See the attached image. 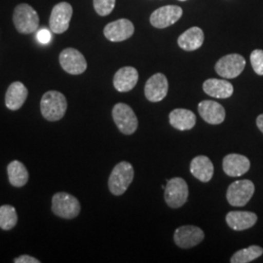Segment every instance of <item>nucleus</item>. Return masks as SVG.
<instances>
[{
    "label": "nucleus",
    "instance_id": "nucleus-2",
    "mask_svg": "<svg viewBox=\"0 0 263 263\" xmlns=\"http://www.w3.org/2000/svg\"><path fill=\"white\" fill-rule=\"evenodd\" d=\"M135 172L129 162L123 161L117 164L109 176L108 188L115 196L124 194L134 179Z\"/></svg>",
    "mask_w": 263,
    "mask_h": 263
},
{
    "label": "nucleus",
    "instance_id": "nucleus-9",
    "mask_svg": "<svg viewBox=\"0 0 263 263\" xmlns=\"http://www.w3.org/2000/svg\"><path fill=\"white\" fill-rule=\"evenodd\" d=\"M245 66L244 57L239 54H229L216 62L215 69L218 76L227 79H233L243 72Z\"/></svg>",
    "mask_w": 263,
    "mask_h": 263
},
{
    "label": "nucleus",
    "instance_id": "nucleus-11",
    "mask_svg": "<svg viewBox=\"0 0 263 263\" xmlns=\"http://www.w3.org/2000/svg\"><path fill=\"white\" fill-rule=\"evenodd\" d=\"M205 238L204 231L194 226H180L176 229L174 241L181 249H190L200 244Z\"/></svg>",
    "mask_w": 263,
    "mask_h": 263
},
{
    "label": "nucleus",
    "instance_id": "nucleus-24",
    "mask_svg": "<svg viewBox=\"0 0 263 263\" xmlns=\"http://www.w3.org/2000/svg\"><path fill=\"white\" fill-rule=\"evenodd\" d=\"M10 183L15 187H23L28 181V172L26 166L18 160H14L7 167Z\"/></svg>",
    "mask_w": 263,
    "mask_h": 263
},
{
    "label": "nucleus",
    "instance_id": "nucleus-25",
    "mask_svg": "<svg viewBox=\"0 0 263 263\" xmlns=\"http://www.w3.org/2000/svg\"><path fill=\"white\" fill-rule=\"evenodd\" d=\"M263 254V249L259 246H251L247 249L240 250L232 255L231 263H248L254 261Z\"/></svg>",
    "mask_w": 263,
    "mask_h": 263
},
{
    "label": "nucleus",
    "instance_id": "nucleus-3",
    "mask_svg": "<svg viewBox=\"0 0 263 263\" xmlns=\"http://www.w3.org/2000/svg\"><path fill=\"white\" fill-rule=\"evenodd\" d=\"M13 23L15 28L22 34H30L35 32L39 27L37 12L27 3H22L14 10Z\"/></svg>",
    "mask_w": 263,
    "mask_h": 263
},
{
    "label": "nucleus",
    "instance_id": "nucleus-14",
    "mask_svg": "<svg viewBox=\"0 0 263 263\" xmlns=\"http://www.w3.org/2000/svg\"><path fill=\"white\" fill-rule=\"evenodd\" d=\"M135 32L134 24L130 20L119 19L105 26L104 36L111 42H122L131 37Z\"/></svg>",
    "mask_w": 263,
    "mask_h": 263
},
{
    "label": "nucleus",
    "instance_id": "nucleus-21",
    "mask_svg": "<svg viewBox=\"0 0 263 263\" xmlns=\"http://www.w3.org/2000/svg\"><path fill=\"white\" fill-rule=\"evenodd\" d=\"M190 172L198 180L202 182H209L214 176V165L207 156L200 155L191 161Z\"/></svg>",
    "mask_w": 263,
    "mask_h": 263
},
{
    "label": "nucleus",
    "instance_id": "nucleus-15",
    "mask_svg": "<svg viewBox=\"0 0 263 263\" xmlns=\"http://www.w3.org/2000/svg\"><path fill=\"white\" fill-rule=\"evenodd\" d=\"M139 81V72L133 66H124L116 71L113 77V86L120 92L126 93L133 90Z\"/></svg>",
    "mask_w": 263,
    "mask_h": 263
},
{
    "label": "nucleus",
    "instance_id": "nucleus-7",
    "mask_svg": "<svg viewBox=\"0 0 263 263\" xmlns=\"http://www.w3.org/2000/svg\"><path fill=\"white\" fill-rule=\"evenodd\" d=\"M189 190L186 181L181 178L167 180L165 187V201L170 208L182 207L187 201Z\"/></svg>",
    "mask_w": 263,
    "mask_h": 263
},
{
    "label": "nucleus",
    "instance_id": "nucleus-10",
    "mask_svg": "<svg viewBox=\"0 0 263 263\" xmlns=\"http://www.w3.org/2000/svg\"><path fill=\"white\" fill-rule=\"evenodd\" d=\"M63 69L72 76H79L87 69V61L81 52L74 48H66L59 57Z\"/></svg>",
    "mask_w": 263,
    "mask_h": 263
},
{
    "label": "nucleus",
    "instance_id": "nucleus-28",
    "mask_svg": "<svg viewBox=\"0 0 263 263\" xmlns=\"http://www.w3.org/2000/svg\"><path fill=\"white\" fill-rule=\"evenodd\" d=\"M250 59L254 72L258 76H263V50L255 49L252 52Z\"/></svg>",
    "mask_w": 263,
    "mask_h": 263
},
{
    "label": "nucleus",
    "instance_id": "nucleus-13",
    "mask_svg": "<svg viewBox=\"0 0 263 263\" xmlns=\"http://www.w3.org/2000/svg\"><path fill=\"white\" fill-rule=\"evenodd\" d=\"M169 83L163 73H155L146 81L144 86L145 98L151 103L163 101L168 94Z\"/></svg>",
    "mask_w": 263,
    "mask_h": 263
},
{
    "label": "nucleus",
    "instance_id": "nucleus-27",
    "mask_svg": "<svg viewBox=\"0 0 263 263\" xmlns=\"http://www.w3.org/2000/svg\"><path fill=\"white\" fill-rule=\"evenodd\" d=\"M116 0H93L95 11L98 15L105 17L112 12Z\"/></svg>",
    "mask_w": 263,
    "mask_h": 263
},
{
    "label": "nucleus",
    "instance_id": "nucleus-17",
    "mask_svg": "<svg viewBox=\"0 0 263 263\" xmlns=\"http://www.w3.org/2000/svg\"><path fill=\"white\" fill-rule=\"evenodd\" d=\"M222 168L229 177H241L251 168V162L244 155L231 153L223 158Z\"/></svg>",
    "mask_w": 263,
    "mask_h": 263
},
{
    "label": "nucleus",
    "instance_id": "nucleus-32",
    "mask_svg": "<svg viewBox=\"0 0 263 263\" xmlns=\"http://www.w3.org/2000/svg\"><path fill=\"white\" fill-rule=\"evenodd\" d=\"M179 1H186V0H179Z\"/></svg>",
    "mask_w": 263,
    "mask_h": 263
},
{
    "label": "nucleus",
    "instance_id": "nucleus-26",
    "mask_svg": "<svg viewBox=\"0 0 263 263\" xmlns=\"http://www.w3.org/2000/svg\"><path fill=\"white\" fill-rule=\"evenodd\" d=\"M18 222L16 209L11 205H3L0 207V228L3 230H11Z\"/></svg>",
    "mask_w": 263,
    "mask_h": 263
},
{
    "label": "nucleus",
    "instance_id": "nucleus-31",
    "mask_svg": "<svg viewBox=\"0 0 263 263\" xmlns=\"http://www.w3.org/2000/svg\"><path fill=\"white\" fill-rule=\"evenodd\" d=\"M256 125L261 133H263V114L258 115V117L256 118Z\"/></svg>",
    "mask_w": 263,
    "mask_h": 263
},
{
    "label": "nucleus",
    "instance_id": "nucleus-23",
    "mask_svg": "<svg viewBox=\"0 0 263 263\" xmlns=\"http://www.w3.org/2000/svg\"><path fill=\"white\" fill-rule=\"evenodd\" d=\"M170 124L179 131L191 130L196 124V116L189 109L177 108L171 111L169 115Z\"/></svg>",
    "mask_w": 263,
    "mask_h": 263
},
{
    "label": "nucleus",
    "instance_id": "nucleus-30",
    "mask_svg": "<svg viewBox=\"0 0 263 263\" xmlns=\"http://www.w3.org/2000/svg\"><path fill=\"white\" fill-rule=\"evenodd\" d=\"M14 262L15 263H40V260L36 259L35 257H32L30 255L28 254H24V255H21L19 257L15 258L14 259Z\"/></svg>",
    "mask_w": 263,
    "mask_h": 263
},
{
    "label": "nucleus",
    "instance_id": "nucleus-20",
    "mask_svg": "<svg viewBox=\"0 0 263 263\" xmlns=\"http://www.w3.org/2000/svg\"><path fill=\"white\" fill-rule=\"evenodd\" d=\"M203 90L206 94L216 99L230 98L234 92L233 85L229 81L216 78H210L206 80L203 84Z\"/></svg>",
    "mask_w": 263,
    "mask_h": 263
},
{
    "label": "nucleus",
    "instance_id": "nucleus-29",
    "mask_svg": "<svg viewBox=\"0 0 263 263\" xmlns=\"http://www.w3.org/2000/svg\"><path fill=\"white\" fill-rule=\"evenodd\" d=\"M38 41L42 44H48L51 39H52V34H51V31L47 29V28H41L37 32Z\"/></svg>",
    "mask_w": 263,
    "mask_h": 263
},
{
    "label": "nucleus",
    "instance_id": "nucleus-12",
    "mask_svg": "<svg viewBox=\"0 0 263 263\" xmlns=\"http://www.w3.org/2000/svg\"><path fill=\"white\" fill-rule=\"evenodd\" d=\"M182 16V9L178 5H166L155 10L151 16V24L156 28H168L176 24Z\"/></svg>",
    "mask_w": 263,
    "mask_h": 263
},
{
    "label": "nucleus",
    "instance_id": "nucleus-22",
    "mask_svg": "<svg viewBox=\"0 0 263 263\" xmlns=\"http://www.w3.org/2000/svg\"><path fill=\"white\" fill-rule=\"evenodd\" d=\"M204 39V31L198 27H192L179 35L178 44L182 50L190 52L202 47Z\"/></svg>",
    "mask_w": 263,
    "mask_h": 263
},
{
    "label": "nucleus",
    "instance_id": "nucleus-18",
    "mask_svg": "<svg viewBox=\"0 0 263 263\" xmlns=\"http://www.w3.org/2000/svg\"><path fill=\"white\" fill-rule=\"evenodd\" d=\"M257 216L252 212L233 211L226 215V223L236 231L247 230L256 223Z\"/></svg>",
    "mask_w": 263,
    "mask_h": 263
},
{
    "label": "nucleus",
    "instance_id": "nucleus-1",
    "mask_svg": "<svg viewBox=\"0 0 263 263\" xmlns=\"http://www.w3.org/2000/svg\"><path fill=\"white\" fill-rule=\"evenodd\" d=\"M40 109L47 121H59L65 116L67 109L66 97L58 91H48L42 96Z\"/></svg>",
    "mask_w": 263,
    "mask_h": 263
},
{
    "label": "nucleus",
    "instance_id": "nucleus-19",
    "mask_svg": "<svg viewBox=\"0 0 263 263\" xmlns=\"http://www.w3.org/2000/svg\"><path fill=\"white\" fill-rule=\"evenodd\" d=\"M27 87L22 82L16 81L10 85L5 95V105L10 110L20 109L28 98Z\"/></svg>",
    "mask_w": 263,
    "mask_h": 263
},
{
    "label": "nucleus",
    "instance_id": "nucleus-8",
    "mask_svg": "<svg viewBox=\"0 0 263 263\" xmlns=\"http://www.w3.org/2000/svg\"><path fill=\"white\" fill-rule=\"evenodd\" d=\"M72 13V6L67 2H61L55 5L52 9L49 20L51 31L57 34H62L66 32L69 28Z\"/></svg>",
    "mask_w": 263,
    "mask_h": 263
},
{
    "label": "nucleus",
    "instance_id": "nucleus-5",
    "mask_svg": "<svg viewBox=\"0 0 263 263\" xmlns=\"http://www.w3.org/2000/svg\"><path fill=\"white\" fill-rule=\"evenodd\" d=\"M254 184L249 179L236 180L227 189L226 198L233 207H244L254 196Z\"/></svg>",
    "mask_w": 263,
    "mask_h": 263
},
{
    "label": "nucleus",
    "instance_id": "nucleus-16",
    "mask_svg": "<svg viewBox=\"0 0 263 263\" xmlns=\"http://www.w3.org/2000/svg\"><path fill=\"white\" fill-rule=\"evenodd\" d=\"M200 116L211 125H219L226 119V109L218 103L214 101H202L198 105Z\"/></svg>",
    "mask_w": 263,
    "mask_h": 263
},
{
    "label": "nucleus",
    "instance_id": "nucleus-4",
    "mask_svg": "<svg viewBox=\"0 0 263 263\" xmlns=\"http://www.w3.org/2000/svg\"><path fill=\"white\" fill-rule=\"evenodd\" d=\"M81 206L74 196L66 192H58L52 198V212L65 219H72L80 214Z\"/></svg>",
    "mask_w": 263,
    "mask_h": 263
},
{
    "label": "nucleus",
    "instance_id": "nucleus-6",
    "mask_svg": "<svg viewBox=\"0 0 263 263\" xmlns=\"http://www.w3.org/2000/svg\"><path fill=\"white\" fill-rule=\"evenodd\" d=\"M112 118L119 131L124 135H133L138 129L139 120L128 104L123 103L115 104L113 106Z\"/></svg>",
    "mask_w": 263,
    "mask_h": 263
}]
</instances>
